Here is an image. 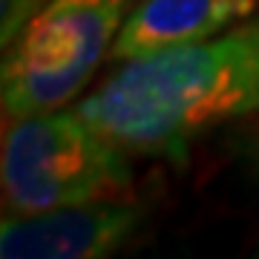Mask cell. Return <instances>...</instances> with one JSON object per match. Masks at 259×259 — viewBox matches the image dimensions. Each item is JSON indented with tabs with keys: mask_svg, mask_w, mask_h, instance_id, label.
Listing matches in <instances>:
<instances>
[{
	"mask_svg": "<svg viewBox=\"0 0 259 259\" xmlns=\"http://www.w3.org/2000/svg\"><path fill=\"white\" fill-rule=\"evenodd\" d=\"M136 0H47L3 58V118L52 112L81 93L110 55Z\"/></svg>",
	"mask_w": 259,
	"mask_h": 259,
	"instance_id": "cell-3",
	"label": "cell"
},
{
	"mask_svg": "<svg viewBox=\"0 0 259 259\" xmlns=\"http://www.w3.org/2000/svg\"><path fill=\"white\" fill-rule=\"evenodd\" d=\"M259 0H136L107 58L124 64L199 44L253 18Z\"/></svg>",
	"mask_w": 259,
	"mask_h": 259,
	"instance_id": "cell-5",
	"label": "cell"
},
{
	"mask_svg": "<svg viewBox=\"0 0 259 259\" xmlns=\"http://www.w3.org/2000/svg\"><path fill=\"white\" fill-rule=\"evenodd\" d=\"M78 112L124 153L185 161L207 133L259 115V18L124 61Z\"/></svg>",
	"mask_w": 259,
	"mask_h": 259,
	"instance_id": "cell-1",
	"label": "cell"
},
{
	"mask_svg": "<svg viewBox=\"0 0 259 259\" xmlns=\"http://www.w3.org/2000/svg\"><path fill=\"white\" fill-rule=\"evenodd\" d=\"M44 6H47V0H0V40H3V49L23 32V26Z\"/></svg>",
	"mask_w": 259,
	"mask_h": 259,
	"instance_id": "cell-6",
	"label": "cell"
},
{
	"mask_svg": "<svg viewBox=\"0 0 259 259\" xmlns=\"http://www.w3.org/2000/svg\"><path fill=\"white\" fill-rule=\"evenodd\" d=\"M147 222L133 199L64 204L29 216H3V259H104L118 253Z\"/></svg>",
	"mask_w": 259,
	"mask_h": 259,
	"instance_id": "cell-4",
	"label": "cell"
},
{
	"mask_svg": "<svg viewBox=\"0 0 259 259\" xmlns=\"http://www.w3.org/2000/svg\"><path fill=\"white\" fill-rule=\"evenodd\" d=\"M124 156L78 110L3 118V216L127 199L133 193V170Z\"/></svg>",
	"mask_w": 259,
	"mask_h": 259,
	"instance_id": "cell-2",
	"label": "cell"
}]
</instances>
